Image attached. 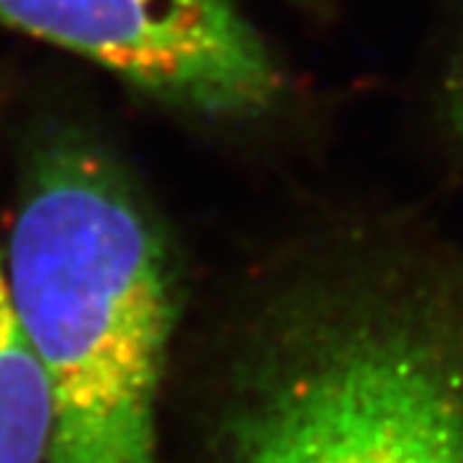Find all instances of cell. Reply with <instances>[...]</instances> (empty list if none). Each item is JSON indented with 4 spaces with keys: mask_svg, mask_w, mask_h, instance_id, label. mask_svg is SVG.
Returning <instances> with one entry per match:
<instances>
[{
    "mask_svg": "<svg viewBox=\"0 0 463 463\" xmlns=\"http://www.w3.org/2000/svg\"><path fill=\"white\" fill-rule=\"evenodd\" d=\"M216 463H463V255L364 242L250 317L216 402Z\"/></svg>",
    "mask_w": 463,
    "mask_h": 463,
    "instance_id": "6da1fadb",
    "label": "cell"
},
{
    "mask_svg": "<svg viewBox=\"0 0 463 463\" xmlns=\"http://www.w3.org/2000/svg\"><path fill=\"white\" fill-rule=\"evenodd\" d=\"M3 255L47 383V463H157L175 291L165 245L121 178L80 145L44 152Z\"/></svg>",
    "mask_w": 463,
    "mask_h": 463,
    "instance_id": "7a4b0ae2",
    "label": "cell"
},
{
    "mask_svg": "<svg viewBox=\"0 0 463 463\" xmlns=\"http://www.w3.org/2000/svg\"><path fill=\"white\" fill-rule=\"evenodd\" d=\"M0 24L209 118H258L286 96L237 0H0Z\"/></svg>",
    "mask_w": 463,
    "mask_h": 463,
    "instance_id": "3957f363",
    "label": "cell"
},
{
    "mask_svg": "<svg viewBox=\"0 0 463 463\" xmlns=\"http://www.w3.org/2000/svg\"><path fill=\"white\" fill-rule=\"evenodd\" d=\"M50 399L11 297L0 248V463H47Z\"/></svg>",
    "mask_w": 463,
    "mask_h": 463,
    "instance_id": "277c9868",
    "label": "cell"
},
{
    "mask_svg": "<svg viewBox=\"0 0 463 463\" xmlns=\"http://www.w3.org/2000/svg\"><path fill=\"white\" fill-rule=\"evenodd\" d=\"M443 118L453 139L463 147V47L456 54L443 83Z\"/></svg>",
    "mask_w": 463,
    "mask_h": 463,
    "instance_id": "5b68a950",
    "label": "cell"
}]
</instances>
